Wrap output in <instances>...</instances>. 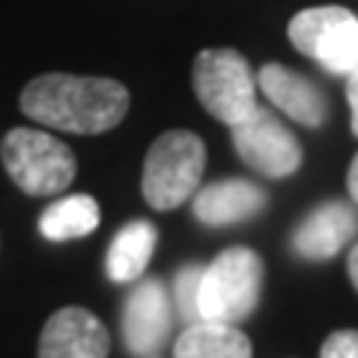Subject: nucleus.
Instances as JSON below:
<instances>
[{
  "mask_svg": "<svg viewBox=\"0 0 358 358\" xmlns=\"http://www.w3.org/2000/svg\"><path fill=\"white\" fill-rule=\"evenodd\" d=\"M251 341L239 326L197 320L173 343V358H251Z\"/></svg>",
  "mask_w": 358,
  "mask_h": 358,
  "instance_id": "ddd939ff",
  "label": "nucleus"
},
{
  "mask_svg": "<svg viewBox=\"0 0 358 358\" xmlns=\"http://www.w3.org/2000/svg\"><path fill=\"white\" fill-rule=\"evenodd\" d=\"M257 90H263L268 102L301 126L320 129L329 117V102L322 90L310 78L299 75L296 69H287L281 63H266L257 72Z\"/></svg>",
  "mask_w": 358,
  "mask_h": 358,
  "instance_id": "9d476101",
  "label": "nucleus"
},
{
  "mask_svg": "<svg viewBox=\"0 0 358 358\" xmlns=\"http://www.w3.org/2000/svg\"><path fill=\"white\" fill-rule=\"evenodd\" d=\"M108 329L84 308H60L39 338V358H108Z\"/></svg>",
  "mask_w": 358,
  "mask_h": 358,
  "instance_id": "1a4fd4ad",
  "label": "nucleus"
},
{
  "mask_svg": "<svg viewBox=\"0 0 358 358\" xmlns=\"http://www.w3.org/2000/svg\"><path fill=\"white\" fill-rule=\"evenodd\" d=\"M99 227V203L87 194H72L51 203L42 212L39 230L45 239L66 242V239H81L90 236Z\"/></svg>",
  "mask_w": 358,
  "mask_h": 358,
  "instance_id": "2eb2a0df",
  "label": "nucleus"
},
{
  "mask_svg": "<svg viewBox=\"0 0 358 358\" xmlns=\"http://www.w3.org/2000/svg\"><path fill=\"white\" fill-rule=\"evenodd\" d=\"M173 326L171 299L167 287L159 278H143V281L126 296L122 305V338H126L129 352L152 355L159 352Z\"/></svg>",
  "mask_w": 358,
  "mask_h": 358,
  "instance_id": "6e6552de",
  "label": "nucleus"
},
{
  "mask_svg": "<svg viewBox=\"0 0 358 358\" xmlns=\"http://www.w3.org/2000/svg\"><path fill=\"white\" fill-rule=\"evenodd\" d=\"M200 278H203V266H185L179 268L176 281H173V299H176V310L188 326L200 320L197 310V296H200Z\"/></svg>",
  "mask_w": 358,
  "mask_h": 358,
  "instance_id": "dca6fc26",
  "label": "nucleus"
},
{
  "mask_svg": "<svg viewBox=\"0 0 358 358\" xmlns=\"http://www.w3.org/2000/svg\"><path fill=\"white\" fill-rule=\"evenodd\" d=\"M346 102H350V114H352V134L358 138V72L346 75Z\"/></svg>",
  "mask_w": 358,
  "mask_h": 358,
  "instance_id": "a211bd4d",
  "label": "nucleus"
},
{
  "mask_svg": "<svg viewBox=\"0 0 358 358\" xmlns=\"http://www.w3.org/2000/svg\"><path fill=\"white\" fill-rule=\"evenodd\" d=\"M230 131L239 159L257 173L268 179H284L299 171L301 143L268 108L257 105L242 122L230 126Z\"/></svg>",
  "mask_w": 358,
  "mask_h": 358,
  "instance_id": "0eeeda50",
  "label": "nucleus"
},
{
  "mask_svg": "<svg viewBox=\"0 0 358 358\" xmlns=\"http://www.w3.org/2000/svg\"><path fill=\"white\" fill-rule=\"evenodd\" d=\"M320 358H358V331L343 329L329 334L320 350Z\"/></svg>",
  "mask_w": 358,
  "mask_h": 358,
  "instance_id": "f3484780",
  "label": "nucleus"
},
{
  "mask_svg": "<svg viewBox=\"0 0 358 358\" xmlns=\"http://www.w3.org/2000/svg\"><path fill=\"white\" fill-rule=\"evenodd\" d=\"M268 197L257 182L248 179H221L194 192V218L206 227H230L248 221L266 209Z\"/></svg>",
  "mask_w": 358,
  "mask_h": 358,
  "instance_id": "f8f14e48",
  "label": "nucleus"
},
{
  "mask_svg": "<svg viewBox=\"0 0 358 358\" xmlns=\"http://www.w3.org/2000/svg\"><path fill=\"white\" fill-rule=\"evenodd\" d=\"M358 236V209L329 200L310 212L293 233V251L305 260H331Z\"/></svg>",
  "mask_w": 358,
  "mask_h": 358,
  "instance_id": "9b49d317",
  "label": "nucleus"
},
{
  "mask_svg": "<svg viewBox=\"0 0 358 358\" xmlns=\"http://www.w3.org/2000/svg\"><path fill=\"white\" fill-rule=\"evenodd\" d=\"M206 167V147L194 131H167L150 147L143 162L141 192L159 212L182 206L200 188Z\"/></svg>",
  "mask_w": 358,
  "mask_h": 358,
  "instance_id": "7ed1b4c3",
  "label": "nucleus"
},
{
  "mask_svg": "<svg viewBox=\"0 0 358 358\" xmlns=\"http://www.w3.org/2000/svg\"><path fill=\"white\" fill-rule=\"evenodd\" d=\"M346 268H350V281H352V287L358 289V242L352 245V251H350V260H346Z\"/></svg>",
  "mask_w": 358,
  "mask_h": 358,
  "instance_id": "aec40b11",
  "label": "nucleus"
},
{
  "mask_svg": "<svg viewBox=\"0 0 358 358\" xmlns=\"http://www.w3.org/2000/svg\"><path fill=\"white\" fill-rule=\"evenodd\" d=\"M263 293V260L251 248H227L221 251L209 266H203L200 278L197 310L200 320L230 322L239 326L257 310Z\"/></svg>",
  "mask_w": 358,
  "mask_h": 358,
  "instance_id": "f03ea898",
  "label": "nucleus"
},
{
  "mask_svg": "<svg viewBox=\"0 0 358 358\" xmlns=\"http://www.w3.org/2000/svg\"><path fill=\"white\" fill-rule=\"evenodd\" d=\"M21 110L48 129L99 134L122 122L129 110V90L114 78L48 72L24 87Z\"/></svg>",
  "mask_w": 358,
  "mask_h": 358,
  "instance_id": "f257e3e1",
  "label": "nucleus"
},
{
  "mask_svg": "<svg viewBox=\"0 0 358 358\" xmlns=\"http://www.w3.org/2000/svg\"><path fill=\"white\" fill-rule=\"evenodd\" d=\"M346 188H350L352 203L358 206V152H355V159H352V164H350V173H346Z\"/></svg>",
  "mask_w": 358,
  "mask_h": 358,
  "instance_id": "6ab92c4d",
  "label": "nucleus"
},
{
  "mask_svg": "<svg viewBox=\"0 0 358 358\" xmlns=\"http://www.w3.org/2000/svg\"><path fill=\"white\" fill-rule=\"evenodd\" d=\"M155 242H159V230L150 221H129L108 248V278L114 284H131L141 281L147 266L152 260Z\"/></svg>",
  "mask_w": 358,
  "mask_h": 358,
  "instance_id": "4468645a",
  "label": "nucleus"
},
{
  "mask_svg": "<svg viewBox=\"0 0 358 358\" xmlns=\"http://www.w3.org/2000/svg\"><path fill=\"white\" fill-rule=\"evenodd\" d=\"M0 155L9 179L33 197L66 192L78 173L72 150L39 129H13L0 143Z\"/></svg>",
  "mask_w": 358,
  "mask_h": 358,
  "instance_id": "20e7f679",
  "label": "nucleus"
},
{
  "mask_svg": "<svg viewBox=\"0 0 358 358\" xmlns=\"http://www.w3.org/2000/svg\"><path fill=\"white\" fill-rule=\"evenodd\" d=\"M289 42L331 75L358 72V15L343 6H313L289 21Z\"/></svg>",
  "mask_w": 358,
  "mask_h": 358,
  "instance_id": "423d86ee",
  "label": "nucleus"
},
{
  "mask_svg": "<svg viewBox=\"0 0 358 358\" xmlns=\"http://www.w3.org/2000/svg\"><path fill=\"white\" fill-rule=\"evenodd\" d=\"M194 93L224 126H236L257 108V75L233 48H206L194 60Z\"/></svg>",
  "mask_w": 358,
  "mask_h": 358,
  "instance_id": "39448f33",
  "label": "nucleus"
}]
</instances>
